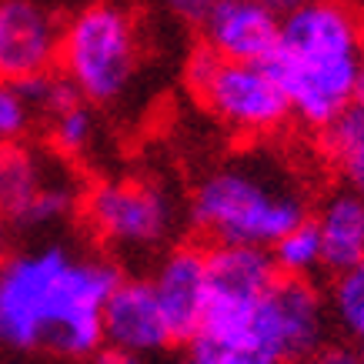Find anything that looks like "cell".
I'll return each mask as SVG.
<instances>
[{"label": "cell", "mask_w": 364, "mask_h": 364, "mask_svg": "<svg viewBox=\"0 0 364 364\" xmlns=\"http://www.w3.org/2000/svg\"><path fill=\"white\" fill-rule=\"evenodd\" d=\"M114 261L41 244L0 261V348L87 361L104 351V304L121 281Z\"/></svg>", "instance_id": "1"}, {"label": "cell", "mask_w": 364, "mask_h": 364, "mask_svg": "<svg viewBox=\"0 0 364 364\" xmlns=\"http://www.w3.org/2000/svg\"><path fill=\"white\" fill-rule=\"evenodd\" d=\"M291 117L324 131L364 90V11L354 0H308L281 17L271 60Z\"/></svg>", "instance_id": "2"}, {"label": "cell", "mask_w": 364, "mask_h": 364, "mask_svg": "<svg viewBox=\"0 0 364 364\" xmlns=\"http://www.w3.org/2000/svg\"><path fill=\"white\" fill-rule=\"evenodd\" d=\"M188 218L210 244L271 247L311 218V191L284 161L241 154L210 167L194 184Z\"/></svg>", "instance_id": "3"}, {"label": "cell", "mask_w": 364, "mask_h": 364, "mask_svg": "<svg viewBox=\"0 0 364 364\" xmlns=\"http://www.w3.org/2000/svg\"><path fill=\"white\" fill-rule=\"evenodd\" d=\"M57 70L94 107L117 104L141 70V31L134 14L114 0H94L80 7L64 21Z\"/></svg>", "instance_id": "4"}, {"label": "cell", "mask_w": 364, "mask_h": 364, "mask_svg": "<svg viewBox=\"0 0 364 364\" xmlns=\"http://www.w3.org/2000/svg\"><path fill=\"white\" fill-rule=\"evenodd\" d=\"M184 80L204 111L237 137H271L291 121V104L267 64L224 60L200 44L184 64Z\"/></svg>", "instance_id": "5"}, {"label": "cell", "mask_w": 364, "mask_h": 364, "mask_svg": "<svg viewBox=\"0 0 364 364\" xmlns=\"http://www.w3.org/2000/svg\"><path fill=\"white\" fill-rule=\"evenodd\" d=\"M80 218L107 254L141 257L167 251L177 228V200L151 177H104L80 194Z\"/></svg>", "instance_id": "6"}, {"label": "cell", "mask_w": 364, "mask_h": 364, "mask_svg": "<svg viewBox=\"0 0 364 364\" xmlns=\"http://www.w3.org/2000/svg\"><path fill=\"white\" fill-rule=\"evenodd\" d=\"M331 311L328 294L311 277L277 274L264 301L257 304L251 321V338L274 361L294 364L304 358H318L331 338Z\"/></svg>", "instance_id": "7"}, {"label": "cell", "mask_w": 364, "mask_h": 364, "mask_svg": "<svg viewBox=\"0 0 364 364\" xmlns=\"http://www.w3.org/2000/svg\"><path fill=\"white\" fill-rule=\"evenodd\" d=\"M277 281V267L267 247L210 244L208 247V308L200 331L241 338L251 334L257 304Z\"/></svg>", "instance_id": "8"}, {"label": "cell", "mask_w": 364, "mask_h": 364, "mask_svg": "<svg viewBox=\"0 0 364 364\" xmlns=\"http://www.w3.org/2000/svg\"><path fill=\"white\" fill-rule=\"evenodd\" d=\"M80 208V194L31 144H0V210L27 231H44L67 221Z\"/></svg>", "instance_id": "9"}, {"label": "cell", "mask_w": 364, "mask_h": 364, "mask_svg": "<svg viewBox=\"0 0 364 364\" xmlns=\"http://www.w3.org/2000/svg\"><path fill=\"white\" fill-rule=\"evenodd\" d=\"M64 23L37 0H0V77L31 80L60 64Z\"/></svg>", "instance_id": "10"}, {"label": "cell", "mask_w": 364, "mask_h": 364, "mask_svg": "<svg viewBox=\"0 0 364 364\" xmlns=\"http://www.w3.org/2000/svg\"><path fill=\"white\" fill-rule=\"evenodd\" d=\"M147 281L154 287V298L174 334V344H188L200 331L208 308V247L200 244L167 247Z\"/></svg>", "instance_id": "11"}, {"label": "cell", "mask_w": 364, "mask_h": 364, "mask_svg": "<svg viewBox=\"0 0 364 364\" xmlns=\"http://www.w3.org/2000/svg\"><path fill=\"white\" fill-rule=\"evenodd\" d=\"M104 348L134 358H157L174 348V334L147 277H121L111 291L104 304Z\"/></svg>", "instance_id": "12"}, {"label": "cell", "mask_w": 364, "mask_h": 364, "mask_svg": "<svg viewBox=\"0 0 364 364\" xmlns=\"http://www.w3.org/2000/svg\"><path fill=\"white\" fill-rule=\"evenodd\" d=\"M204 47L224 60L267 64L277 47L281 17L261 0H221L200 23Z\"/></svg>", "instance_id": "13"}, {"label": "cell", "mask_w": 364, "mask_h": 364, "mask_svg": "<svg viewBox=\"0 0 364 364\" xmlns=\"http://www.w3.org/2000/svg\"><path fill=\"white\" fill-rule=\"evenodd\" d=\"M311 221L321 234L324 251V271H344V267L364 261V194L354 188H338L318 204Z\"/></svg>", "instance_id": "14"}, {"label": "cell", "mask_w": 364, "mask_h": 364, "mask_svg": "<svg viewBox=\"0 0 364 364\" xmlns=\"http://www.w3.org/2000/svg\"><path fill=\"white\" fill-rule=\"evenodd\" d=\"M318 141L324 161L341 174L344 184L364 194V100H358L334 124L318 131Z\"/></svg>", "instance_id": "15"}, {"label": "cell", "mask_w": 364, "mask_h": 364, "mask_svg": "<svg viewBox=\"0 0 364 364\" xmlns=\"http://www.w3.org/2000/svg\"><path fill=\"white\" fill-rule=\"evenodd\" d=\"M177 364H281V361H274L251 334L224 338V334L198 331L188 344H181Z\"/></svg>", "instance_id": "16"}, {"label": "cell", "mask_w": 364, "mask_h": 364, "mask_svg": "<svg viewBox=\"0 0 364 364\" xmlns=\"http://www.w3.org/2000/svg\"><path fill=\"white\" fill-rule=\"evenodd\" d=\"M328 294V311H331L334 328L351 344H364V261L344 267L331 274Z\"/></svg>", "instance_id": "17"}, {"label": "cell", "mask_w": 364, "mask_h": 364, "mask_svg": "<svg viewBox=\"0 0 364 364\" xmlns=\"http://www.w3.org/2000/svg\"><path fill=\"white\" fill-rule=\"evenodd\" d=\"M90 107L94 104L80 97L74 104H67L64 111L47 117V141L54 147V154L77 161L94 147V141H97V117H94Z\"/></svg>", "instance_id": "18"}, {"label": "cell", "mask_w": 364, "mask_h": 364, "mask_svg": "<svg viewBox=\"0 0 364 364\" xmlns=\"http://www.w3.org/2000/svg\"><path fill=\"white\" fill-rule=\"evenodd\" d=\"M267 251H271V261H274L277 274H284V277H314L324 267L321 234L311 218L304 224H298L294 231H287Z\"/></svg>", "instance_id": "19"}, {"label": "cell", "mask_w": 364, "mask_h": 364, "mask_svg": "<svg viewBox=\"0 0 364 364\" xmlns=\"http://www.w3.org/2000/svg\"><path fill=\"white\" fill-rule=\"evenodd\" d=\"M33 107L27 104L23 90L14 84V80L0 77V144H14L23 141L27 131L33 124Z\"/></svg>", "instance_id": "20"}, {"label": "cell", "mask_w": 364, "mask_h": 364, "mask_svg": "<svg viewBox=\"0 0 364 364\" xmlns=\"http://www.w3.org/2000/svg\"><path fill=\"white\" fill-rule=\"evenodd\" d=\"M161 7H164L171 17H177V21H184V23H204V17H208L221 0H157Z\"/></svg>", "instance_id": "21"}, {"label": "cell", "mask_w": 364, "mask_h": 364, "mask_svg": "<svg viewBox=\"0 0 364 364\" xmlns=\"http://www.w3.org/2000/svg\"><path fill=\"white\" fill-rule=\"evenodd\" d=\"M324 364H361V351H358V344L344 341V344H328L324 351H321Z\"/></svg>", "instance_id": "22"}, {"label": "cell", "mask_w": 364, "mask_h": 364, "mask_svg": "<svg viewBox=\"0 0 364 364\" xmlns=\"http://www.w3.org/2000/svg\"><path fill=\"white\" fill-rule=\"evenodd\" d=\"M97 364H151V358H134V354H121V351H104L97 354Z\"/></svg>", "instance_id": "23"}, {"label": "cell", "mask_w": 364, "mask_h": 364, "mask_svg": "<svg viewBox=\"0 0 364 364\" xmlns=\"http://www.w3.org/2000/svg\"><path fill=\"white\" fill-rule=\"evenodd\" d=\"M264 7H271V11L277 14V17H284V14H291V11H298L301 4H308V0H261Z\"/></svg>", "instance_id": "24"}, {"label": "cell", "mask_w": 364, "mask_h": 364, "mask_svg": "<svg viewBox=\"0 0 364 364\" xmlns=\"http://www.w3.org/2000/svg\"><path fill=\"white\" fill-rule=\"evenodd\" d=\"M7 231H11V221H7V214L0 210V261L7 257Z\"/></svg>", "instance_id": "25"}, {"label": "cell", "mask_w": 364, "mask_h": 364, "mask_svg": "<svg viewBox=\"0 0 364 364\" xmlns=\"http://www.w3.org/2000/svg\"><path fill=\"white\" fill-rule=\"evenodd\" d=\"M294 364H324V358L318 354V358H304V361H294Z\"/></svg>", "instance_id": "26"}, {"label": "cell", "mask_w": 364, "mask_h": 364, "mask_svg": "<svg viewBox=\"0 0 364 364\" xmlns=\"http://www.w3.org/2000/svg\"><path fill=\"white\" fill-rule=\"evenodd\" d=\"M358 351H361V364H364V344H361V348H358Z\"/></svg>", "instance_id": "27"}, {"label": "cell", "mask_w": 364, "mask_h": 364, "mask_svg": "<svg viewBox=\"0 0 364 364\" xmlns=\"http://www.w3.org/2000/svg\"><path fill=\"white\" fill-rule=\"evenodd\" d=\"M361 100H364V90H361Z\"/></svg>", "instance_id": "28"}]
</instances>
